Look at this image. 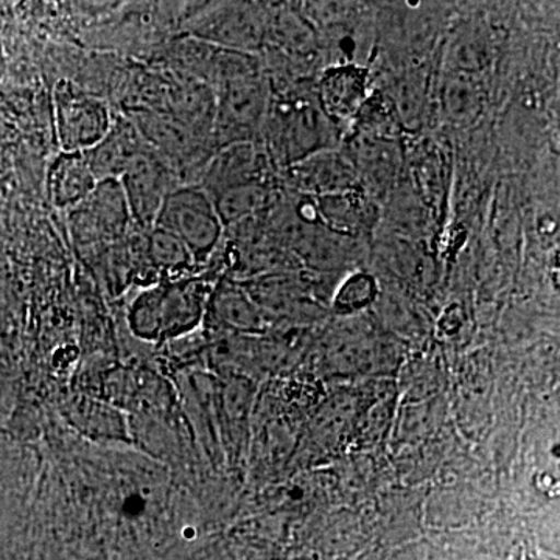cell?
Returning <instances> with one entry per match:
<instances>
[{
	"mask_svg": "<svg viewBox=\"0 0 560 560\" xmlns=\"http://www.w3.org/2000/svg\"><path fill=\"white\" fill-rule=\"evenodd\" d=\"M119 183L132 221L149 230L156 223L165 198L176 187L183 186L171 162L151 147L128 164Z\"/></svg>",
	"mask_w": 560,
	"mask_h": 560,
	"instance_id": "obj_7",
	"label": "cell"
},
{
	"mask_svg": "<svg viewBox=\"0 0 560 560\" xmlns=\"http://www.w3.org/2000/svg\"><path fill=\"white\" fill-rule=\"evenodd\" d=\"M154 226L175 235L191 256H205L212 250L223 232L215 202L197 184H183L172 190Z\"/></svg>",
	"mask_w": 560,
	"mask_h": 560,
	"instance_id": "obj_5",
	"label": "cell"
},
{
	"mask_svg": "<svg viewBox=\"0 0 560 560\" xmlns=\"http://www.w3.org/2000/svg\"><path fill=\"white\" fill-rule=\"evenodd\" d=\"M130 0H66V5L77 20L86 25L105 20Z\"/></svg>",
	"mask_w": 560,
	"mask_h": 560,
	"instance_id": "obj_20",
	"label": "cell"
},
{
	"mask_svg": "<svg viewBox=\"0 0 560 560\" xmlns=\"http://www.w3.org/2000/svg\"><path fill=\"white\" fill-rule=\"evenodd\" d=\"M200 305V294L191 283L156 287L132 305V326L143 335L178 331L197 319Z\"/></svg>",
	"mask_w": 560,
	"mask_h": 560,
	"instance_id": "obj_8",
	"label": "cell"
},
{
	"mask_svg": "<svg viewBox=\"0 0 560 560\" xmlns=\"http://www.w3.org/2000/svg\"><path fill=\"white\" fill-rule=\"evenodd\" d=\"M267 24L268 16L250 0H221L191 14L183 25L191 38L254 55L267 43Z\"/></svg>",
	"mask_w": 560,
	"mask_h": 560,
	"instance_id": "obj_4",
	"label": "cell"
},
{
	"mask_svg": "<svg viewBox=\"0 0 560 560\" xmlns=\"http://www.w3.org/2000/svg\"><path fill=\"white\" fill-rule=\"evenodd\" d=\"M375 294L374 280L364 275L352 276L341 285L337 294L340 311L349 312L370 304Z\"/></svg>",
	"mask_w": 560,
	"mask_h": 560,
	"instance_id": "obj_19",
	"label": "cell"
},
{
	"mask_svg": "<svg viewBox=\"0 0 560 560\" xmlns=\"http://www.w3.org/2000/svg\"><path fill=\"white\" fill-rule=\"evenodd\" d=\"M215 97L217 149L234 142H257L271 102V86L260 69L224 81L217 88Z\"/></svg>",
	"mask_w": 560,
	"mask_h": 560,
	"instance_id": "obj_3",
	"label": "cell"
},
{
	"mask_svg": "<svg viewBox=\"0 0 560 560\" xmlns=\"http://www.w3.org/2000/svg\"><path fill=\"white\" fill-rule=\"evenodd\" d=\"M264 149L271 162L287 168L320 150L337 149V125L320 108L318 98L296 94L276 101L271 94L265 119Z\"/></svg>",
	"mask_w": 560,
	"mask_h": 560,
	"instance_id": "obj_1",
	"label": "cell"
},
{
	"mask_svg": "<svg viewBox=\"0 0 560 560\" xmlns=\"http://www.w3.org/2000/svg\"><path fill=\"white\" fill-rule=\"evenodd\" d=\"M270 164L267 151L256 140L228 143L213 151L198 186L215 198L243 184L267 180Z\"/></svg>",
	"mask_w": 560,
	"mask_h": 560,
	"instance_id": "obj_11",
	"label": "cell"
},
{
	"mask_svg": "<svg viewBox=\"0 0 560 560\" xmlns=\"http://www.w3.org/2000/svg\"><path fill=\"white\" fill-rule=\"evenodd\" d=\"M151 249L154 257L164 265H179L184 260L189 259L191 254L186 246L183 245L172 235L171 232L161 230V228H151Z\"/></svg>",
	"mask_w": 560,
	"mask_h": 560,
	"instance_id": "obj_21",
	"label": "cell"
},
{
	"mask_svg": "<svg viewBox=\"0 0 560 560\" xmlns=\"http://www.w3.org/2000/svg\"><path fill=\"white\" fill-rule=\"evenodd\" d=\"M215 202L221 223H242L260 212H268L278 201V195L272 189L270 180H256V183L243 184L217 195L212 198Z\"/></svg>",
	"mask_w": 560,
	"mask_h": 560,
	"instance_id": "obj_17",
	"label": "cell"
},
{
	"mask_svg": "<svg viewBox=\"0 0 560 560\" xmlns=\"http://www.w3.org/2000/svg\"><path fill=\"white\" fill-rule=\"evenodd\" d=\"M316 217L324 226L338 234L353 235L368 230L375 221L377 206L364 189L340 191L326 197L312 198Z\"/></svg>",
	"mask_w": 560,
	"mask_h": 560,
	"instance_id": "obj_15",
	"label": "cell"
},
{
	"mask_svg": "<svg viewBox=\"0 0 560 560\" xmlns=\"http://www.w3.org/2000/svg\"><path fill=\"white\" fill-rule=\"evenodd\" d=\"M184 21V0H130L105 20L88 25V36L103 49L150 50L165 44Z\"/></svg>",
	"mask_w": 560,
	"mask_h": 560,
	"instance_id": "obj_2",
	"label": "cell"
},
{
	"mask_svg": "<svg viewBox=\"0 0 560 560\" xmlns=\"http://www.w3.org/2000/svg\"><path fill=\"white\" fill-rule=\"evenodd\" d=\"M368 77L359 66L329 68L316 86L320 108L335 125L355 117L366 101Z\"/></svg>",
	"mask_w": 560,
	"mask_h": 560,
	"instance_id": "obj_13",
	"label": "cell"
},
{
	"mask_svg": "<svg viewBox=\"0 0 560 560\" xmlns=\"http://www.w3.org/2000/svg\"><path fill=\"white\" fill-rule=\"evenodd\" d=\"M55 131L62 151H88L109 131L114 117L102 98L62 80L54 90Z\"/></svg>",
	"mask_w": 560,
	"mask_h": 560,
	"instance_id": "obj_6",
	"label": "cell"
},
{
	"mask_svg": "<svg viewBox=\"0 0 560 560\" xmlns=\"http://www.w3.org/2000/svg\"><path fill=\"white\" fill-rule=\"evenodd\" d=\"M215 307L228 323H234L235 326H250L254 320L257 323L254 305L241 291L232 289L221 291L217 298Z\"/></svg>",
	"mask_w": 560,
	"mask_h": 560,
	"instance_id": "obj_18",
	"label": "cell"
},
{
	"mask_svg": "<svg viewBox=\"0 0 560 560\" xmlns=\"http://www.w3.org/2000/svg\"><path fill=\"white\" fill-rule=\"evenodd\" d=\"M348 154L359 172L361 187H370L374 194L388 189L399 171V147L386 135L360 136Z\"/></svg>",
	"mask_w": 560,
	"mask_h": 560,
	"instance_id": "obj_14",
	"label": "cell"
},
{
	"mask_svg": "<svg viewBox=\"0 0 560 560\" xmlns=\"http://www.w3.org/2000/svg\"><path fill=\"white\" fill-rule=\"evenodd\" d=\"M97 183L84 153L61 151L51 162L47 189L55 208L70 210L83 201Z\"/></svg>",
	"mask_w": 560,
	"mask_h": 560,
	"instance_id": "obj_16",
	"label": "cell"
},
{
	"mask_svg": "<svg viewBox=\"0 0 560 560\" xmlns=\"http://www.w3.org/2000/svg\"><path fill=\"white\" fill-rule=\"evenodd\" d=\"M149 142L140 135L138 127L125 114L114 117L109 131L92 149L83 151L92 172L98 180L119 179L128 164Z\"/></svg>",
	"mask_w": 560,
	"mask_h": 560,
	"instance_id": "obj_12",
	"label": "cell"
},
{
	"mask_svg": "<svg viewBox=\"0 0 560 560\" xmlns=\"http://www.w3.org/2000/svg\"><path fill=\"white\" fill-rule=\"evenodd\" d=\"M283 171L291 189L302 197L319 198L361 187L355 165L340 149L316 151Z\"/></svg>",
	"mask_w": 560,
	"mask_h": 560,
	"instance_id": "obj_10",
	"label": "cell"
},
{
	"mask_svg": "<svg viewBox=\"0 0 560 560\" xmlns=\"http://www.w3.org/2000/svg\"><path fill=\"white\" fill-rule=\"evenodd\" d=\"M68 212L72 230L80 241L117 237L132 223L119 179L98 180L94 190Z\"/></svg>",
	"mask_w": 560,
	"mask_h": 560,
	"instance_id": "obj_9",
	"label": "cell"
}]
</instances>
